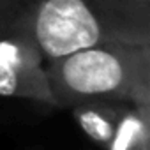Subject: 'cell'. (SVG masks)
Masks as SVG:
<instances>
[{"label": "cell", "instance_id": "1", "mask_svg": "<svg viewBox=\"0 0 150 150\" xmlns=\"http://www.w3.org/2000/svg\"><path fill=\"white\" fill-rule=\"evenodd\" d=\"M25 13L44 62L111 41L150 44L143 0H27Z\"/></svg>", "mask_w": 150, "mask_h": 150}, {"label": "cell", "instance_id": "2", "mask_svg": "<svg viewBox=\"0 0 150 150\" xmlns=\"http://www.w3.org/2000/svg\"><path fill=\"white\" fill-rule=\"evenodd\" d=\"M55 108L85 99H124L150 110V44L101 42L46 60Z\"/></svg>", "mask_w": 150, "mask_h": 150}, {"label": "cell", "instance_id": "3", "mask_svg": "<svg viewBox=\"0 0 150 150\" xmlns=\"http://www.w3.org/2000/svg\"><path fill=\"white\" fill-rule=\"evenodd\" d=\"M27 0L0 13V97L25 99L55 108L46 62L30 30Z\"/></svg>", "mask_w": 150, "mask_h": 150}, {"label": "cell", "instance_id": "4", "mask_svg": "<svg viewBox=\"0 0 150 150\" xmlns=\"http://www.w3.org/2000/svg\"><path fill=\"white\" fill-rule=\"evenodd\" d=\"M71 113L83 134L106 150H148L150 110L124 99L94 97L72 104Z\"/></svg>", "mask_w": 150, "mask_h": 150}, {"label": "cell", "instance_id": "5", "mask_svg": "<svg viewBox=\"0 0 150 150\" xmlns=\"http://www.w3.org/2000/svg\"><path fill=\"white\" fill-rule=\"evenodd\" d=\"M18 2H21V0H0V13L6 11L11 6H14V4H18Z\"/></svg>", "mask_w": 150, "mask_h": 150}, {"label": "cell", "instance_id": "6", "mask_svg": "<svg viewBox=\"0 0 150 150\" xmlns=\"http://www.w3.org/2000/svg\"><path fill=\"white\" fill-rule=\"evenodd\" d=\"M143 2H150V0H143Z\"/></svg>", "mask_w": 150, "mask_h": 150}]
</instances>
